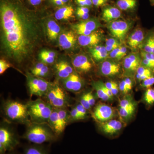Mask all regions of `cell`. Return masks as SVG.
<instances>
[{"label": "cell", "instance_id": "20", "mask_svg": "<svg viewBox=\"0 0 154 154\" xmlns=\"http://www.w3.org/2000/svg\"><path fill=\"white\" fill-rule=\"evenodd\" d=\"M55 69L57 76L62 79L67 78L75 72L72 67L64 60L60 61L56 64Z\"/></svg>", "mask_w": 154, "mask_h": 154}, {"label": "cell", "instance_id": "3", "mask_svg": "<svg viewBox=\"0 0 154 154\" xmlns=\"http://www.w3.org/2000/svg\"><path fill=\"white\" fill-rule=\"evenodd\" d=\"M27 105L31 123H48L54 107L47 101L38 99Z\"/></svg>", "mask_w": 154, "mask_h": 154}, {"label": "cell", "instance_id": "56", "mask_svg": "<svg viewBox=\"0 0 154 154\" xmlns=\"http://www.w3.org/2000/svg\"><path fill=\"white\" fill-rule=\"evenodd\" d=\"M11 152H9L5 154H15L14 153H11Z\"/></svg>", "mask_w": 154, "mask_h": 154}, {"label": "cell", "instance_id": "54", "mask_svg": "<svg viewBox=\"0 0 154 154\" xmlns=\"http://www.w3.org/2000/svg\"><path fill=\"white\" fill-rule=\"evenodd\" d=\"M111 91L112 92V94H113L114 97L118 95L119 93H120V92H119V87L118 84L115 86H114V87L111 89Z\"/></svg>", "mask_w": 154, "mask_h": 154}, {"label": "cell", "instance_id": "6", "mask_svg": "<svg viewBox=\"0 0 154 154\" xmlns=\"http://www.w3.org/2000/svg\"><path fill=\"white\" fill-rule=\"evenodd\" d=\"M45 96L47 102L54 108H65L68 105V96L63 89L58 85H53Z\"/></svg>", "mask_w": 154, "mask_h": 154}, {"label": "cell", "instance_id": "31", "mask_svg": "<svg viewBox=\"0 0 154 154\" xmlns=\"http://www.w3.org/2000/svg\"><path fill=\"white\" fill-rule=\"evenodd\" d=\"M23 154H48V152L42 145L33 144L25 147Z\"/></svg>", "mask_w": 154, "mask_h": 154}, {"label": "cell", "instance_id": "53", "mask_svg": "<svg viewBox=\"0 0 154 154\" xmlns=\"http://www.w3.org/2000/svg\"><path fill=\"white\" fill-rule=\"evenodd\" d=\"M105 86H106L108 89H109V90L111 91V89H112L114 86L117 85V83L114 82V81H109V82H107L105 83Z\"/></svg>", "mask_w": 154, "mask_h": 154}, {"label": "cell", "instance_id": "28", "mask_svg": "<svg viewBox=\"0 0 154 154\" xmlns=\"http://www.w3.org/2000/svg\"><path fill=\"white\" fill-rule=\"evenodd\" d=\"M57 109L59 117L61 130L63 133L70 121L69 113L68 112L66 107Z\"/></svg>", "mask_w": 154, "mask_h": 154}, {"label": "cell", "instance_id": "45", "mask_svg": "<svg viewBox=\"0 0 154 154\" xmlns=\"http://www.w3.org/2000/svg\"><path fill=\"white\" fill-rule=\"evenodd\" d=\"M87 98H88V102L91 107H94L96 104V99H95L94 94L92 91L88 92L87 93Z\"/></svg>", "mask_w": 154, "mask_h": 154}, {"label": "cell", "instance_id": "4", "mask_svg": "<svg viewBox=\"0 0 154 154\" xmlns=\"http://www.w3.org/2000/svg\"><path fill=\"white\" fill-rule=\"evenodd\" d=\"M3 110L6 117L11 121L28 125L31 123L27 104L8 100L4 104Z\"/></svg>", "mask_w": 154, "mask_h": 154}, {"label": "cell", "instance_id": "11", "mask_svg": "<svg viewBox=\"0 0 154 154\" xmlns=\"http://www.w3.org/2000/svg\"><path fill=\"white\" fill-rule=\"evenodd\" d=\"M99 131L107 137L114 138L118 136L125 126V123L119 119H111L104 122H96Z\"/></svg>", "mask_w": 154, "mask_h": 154}, {"label": "cell", "instance_id": "2", "mask_svg": "<svg viewBox=\"0 0 154 154\" xmlns=\"http://www.w3.org/2000/svg\"><path fill=\"white\" fill-rule=\"evenodd\" d=\"M57 136L48 123H31L28 125L23 138L34 144L55 141Z\"/></svg>", "mask_w": 154, "mask_h": 154}, {"label": "cell", "instance_id": "17", "mask_svg": "<svg viewBox=\"0 0 154 154\" xmlns=\"http://www.w3.org/2000/svg\"><path fill=\"white\" fill-rule=\"evenodd\" d=\"M145 38L144 32L143 29L137 28L135 29L128 37L127 44L130 48L134 50L139 48H141Z\"/></svg>", "mask_w": 154, "mask_h": 154}, {"label": "cell", "instance_id": "9", "mask_svg": "<svg viewBox=\"0 0 154 154\" xmlns=\"http://www.w3.org/2000/svg\"><path fill=\"white\" fill-rule=\"evenodd\" d=\"M118 115L117 109L105 103H99L94 107L92 116L96 122H104L115 119Z\"/></svg>", "mask_w": 154, "mask_h": 154}, {"label": "cell", "instance_id": "7", "mask_svg": "<svg viewBox=\"0 0 154 154\" xmlns=\"http://www.w3.org/2000/svg\"><path fill=\"white\" fill-rule=\"evenodd\" d=\"M18 138L8 128L1 126L0 128V154L12 152L19 144Z\"/></svg>", "mask_w": 154, "mask_h": 154}, {"label": "cell", "instance_id": "19", "mask_svg": "<svg viewBox=\"0 0 154 154\" xmlns=\"http://www.w3.org/2000/svg\"><path fill=\"white\" fill-rule=\"evenodd\" d=\"M76 42V37L72 31H66L60 34L58 45L61 48L68 50L73 47Z\"/></svg>", "mask_w": 154, "mask_h": 154}, {"label": "cell", "instance_id": "33", "mask_svg": "<svg viewBox=\"0 0 154 154\" xmlns=\"http://www.w3.org/2000/svg\"><path fill=\"white\" fill-rule=\"evenodd\" d=\"M121 42L114 37L108 38L106 40L105 48L108 52H111L113 50L121 46Z\"/></svg>", "mask_w": 154, "mask_h": 154}, {"label": "cell", "instance_id": "38", "mask_svg": "<svg viewBox=\"0 0 154 154\" xmlns=\"http://www.w3.org/2000/svg\"><path fill=\"white\" fill-rule=\"evenodd\" d=\"M79 103L88 111H90L92 108L88 102V98H87V93L83 94L81 96L79 100Z\"/></svg>", "mask_w": 154, "mask_h": 154}, {"label": "cell", "instance_id": "47", "mask_svg": "<svg viewBox=\"0 0 154 154\" xmlns=\"http://www.w3.org/2000/svg\"><path fill=\"white\" fill-rule=\"evenodd\" d=\"M124 80L126 82L127 88L128 93L132 90L134 85V79L129 77H124Z\"/></svg>", "mask_w": 154, "mask_h": 154}, {"label": "cell", "instance_id": "24", "mask_svg": "<svg viewBox=\"0 0 154 154\" xmlns=\"http://www.w3.org/2000/svg\"><path fill=\"white\" fill-rule=\"evenodd\" d=\"M48 124L57 136L60 135L62 133L61 130L59 117L57 108H54L48 119Z\"/></svg>", "mask_w": 154, "mask_h": 154}, {"label": "cell", "instance_id": "8", "mask_svg": "<svg viewBox=\"0 0 154 154\" xmlns=\"http://www.w3.org/2000/svg\"><path fill=\"white\" fill-rule=\"evenodd\" d=\"M142 57L138 53L133 52L126 56L122 63V75L134 79L137 69L141 66Z\"/></svg>", "mask_w": 154, "mask_h": 154}, {"label": "cell", "instance_id": "51", "mask_svg": "<svg viewBox=\"0 0 154 154\" xmlns=\"http://www.w3.org/2000/svg\"><path fill=\"white\" fill-rule=\"evenodd\" d=\"M77 17L82 20H86L89 19L90 15L89 14H84V13H77L76 12Z\"/></svg>", "mask_w": 154, "mask_h": 154}, {"label": "cell", "instance_id": "39", "mask_svg": "<svg viewBox=\"0 0 154 154\" xmlns=\"http://www.w3.org/2000/svg\"><path fill=\"white\" fill-rule=\"evenodd\" d=\"M12 66L8 62L4 59H1L0 60V74H2L8 69Z\"/></svg>", "mask_w": 154, "mask_h": 154}, {"label": "cell", "instance_id": "27", "mask_svg": "<svg viewBox=\"0 0 154 154\" xmlns=\"http://www.w3.org/2000/svg\"><path fill=\"white\" fill-rule=\"evenodd\" d=\"M141 102L146 108H150L154 106V88L146 89L143 95Z\"/></svg>", "mask_w": 154, "mask_h": 154}, {"label": "cell", "instance_id": "29", "mask_svg": "<svg viewBox=\"0 0 154 154\" xmlns=\"http://www.w3.org/2000/svg\"><path fill=\"white\" fill-rule=\"evenodd\" d=\"M154 73V72L150 69L140 66L137 71L135 78L138 82L140 83L142 81L151 76Z\"/></svg>", "mask_w": 154, "mask_h": 154}, {"label": "cell", "instance_id": "43", "mask_svg": "<svg viewBox=\"0 0 154 154\" xmlns=\"http://www.w3.org/2000/svg\"><path fill=\"white\" fill-rule=\"evenodd\" d=\"M75 1L79 7H88L90 8L93 6L92 0H75Z\"/></svg>", "mask_w": 154, "mask_h": 154}, {"label": "cell", "instance_id": "23", "mask_svg": "<svg viewBox=\"0 0 154 154\" xmlns=\"http://www.w3.org/2000/svg\"><path fill=\"white\" fill-rule=\"evenodd\" d=\"M92 57L98 62H102L107 59L109 56V53L107 51L105 46L97 45L95 47L91 48L90 49Z\"/></svg>", "mask_w": 154, "mask_h": 154}, {"label": "cell", "instance_id": "21", "mask_svg": "<svg viewBox=\"0 0 154 154\" xmlns=\"http://www.w3.org/2000/svg\"><path fill=\"white\" fill-rule=\"evenodd\" d=\"M74 9L71 5L62 6L56 11L54 17L57 20H67L74 17Z\"/></svg>", "mask_w": 154, "mask_h": 154}, {"label": "cell", "instance_id": "52", "mask_svg": "<svg viewBox=\"0 0 154 154\" xmlns=\"http://www.w3.org/2000/svg\"><path fill=\"white\" fill-rule=\"evenodd\" d=\"M28 3L33 6L39 5L44 0H27Z\"/></svg>", "mask_w": 154, "mask_h": 154}, {"label": "cell", "instance_id": "55", "mask_svg": "<svg viewBox=\"0 0 154 154\" xmlns=\"http://www.w3.org/2000/svg\"><path fill=\"white\" fill-rule=\"evenodd\" d=\"M149 1L151 5L154 7V0H149Z\"/></svg>", "mask_w": 154, "mask_h": 154}, {"label": "cell", "instance_id": "49", "mask_svg": "<svg viewBox=\"0 0 154 154\" xmlns=\"http://www.w3.org/2000/svg\"><path fill=\"white\" fill-rule=\"evenodd\" d=\"M46 65L43 63H39L36 64V65H35V66L31 69V73H33L34 72L37 71L43 68Z\"/></svg>", "mask_w": 154, "mask_h": 154}, {"label": "cell", "instance_id": "16", "mask_svg": "<svg viewBox=\"0 0 154 154\" xmlns=\"http://www.w3.org/2000/svg\"><path fill=\"white\" fill-rule=\"evenodd\" d=\"M96 30L88 35H79L78 42L80 45L84 47L93 48L98 45L102 41L103 35L102 33Z\"/></svg>", "mask_w": 154, "mask_h": 154}, {"label": "cell", "instance_id": "36", "mask_svg": "<svg viewBox=\"0 0 154 154\" xmlns=\"http://www.w3.org/2000/svg\"><path fill=\"white\" fill-rule=\"evenodd\" d=\"M48 73H49V68L47 65H46L43 68L37 71L34 72L33 73H31V74L35 76L42 78L47 76Z\"/></svg>", "mask_w": 154, "mask_h": 154}, {"label": "cell", "instance_id": "5", "mask_svg": "<svg viewBox=\"0 0 154 154\" xmlns=\"http://www.w3.org/2000/svg\"><path fill=\"white\" fill-rule=\"evenodd\" d=\"M27 84L30 96H36L39 97L46 96L53 85L42 78L32 75H28Z\"/></svg>", "mask_w": 154, "mask_h": 154}, {"label": "cell", "instance_id": "46", "mask_svg": "<svg viewBox=\"0 0 154 154\" xmlns=\"http://www.w3.org/2000/svg\"><path fill=\"white\" fill-rule=\"evenodd\" d=\"M69 1V0H49L50 2L53 5L59 7L66 5Z\"/></svg>", "mask_w": 154, "mask_h": 154}, {"label": "cell", "instance_id": "41", "mask_svg": "<svg viewBox=\"0 0 154 154\" xmlns=\"http://www.w3.org/2000/svg\"><path fill=\"white\" fill-rule=\"evenodd\" d=\"M110 0H92L93 6L96 8H103L108 5Z\"/></svg>", "mask_w": 154, "mask_h": 154}, {"label": "cell", "instance_id": "15", "mask_svg": "<svg viewBox=\"0 0 154 154\" xmlns=\"http://www.w3.org/2000/svg\"><path fill=\"white\" fill-rule=\"evenodd\" d=\"M72 64L77 72L80 74L88 73L93 67L90 59L84 54L75 56L72 60Z\"/></svg>", "mask_w": 154, "mask_h": 154}, {"label": "cell", "instance_id": "14", "mask_svg": "<svg viewBox=\"0 0 154 154\" xmlns=\"http://www.w3.org/2000/svg\"><path fill=\"white\" fill-rule=\"evenodd\" d=\"M62 82L65 89L72 92H79L85 85L84 80L76 72L63 79Z\"/></svg>", "mask_w": 154, "mask_h": 154}, {"label": "cell", "instance_id": "25", "mask_svg": "<svg viewBox=\"0 0 154 154\" xmlns=\"http://www.w3.org/2000/svg\"><path fill=\"white\" fill-rule=\"evenodd\" d=\"M47 34L51 41H55L58 38L60 32V27L54 20H49L47 24Z\"/></svg>", "mask_w": 154, "mask_h": 154}, {"label": "cell", "instance_id": "48", "mask_svg": "<svg viewBox=\"0 0 154 154\" xmlns=\"http://www.w3.org/2000/svg\"><path fill=\"white\" fill-rule=\"evenodd\" d=\"M128 49L125 46H120V54H119V60H121L122 59L125 57L127 54Z\"/></svg>", "mask_w": 154, "mask_h": 154}, {"label": "cell", "instance_id": "12", "mask_svg": "<svg viewBox=\"0 0 154 154\" xmlns=\"http://www.w3.org/2000/svg\"><path fill=\"white\" fill-rule=\"evenodd\" d=\"M99 72L102 76L112 78L122 75V68L117 61L106 59L100 63Z\"/></svg>", "mask_w": 154, "mask_h": 154}, {"label": "cell", "instance_id": "44", "mask_svg": "<svg viewBox=\"0 0 154 154\" xmlns=\"http://www.w3.org/2000/svg\"><path fill=\"white\" fill-rule=\"evenodd\" d=\"M140 54L142 57L148 60L152 63L154 64V54L146 52L144 51L141 50Z\"/></svg>", "mask_w": 154, "mask_h": 154}, {"label": "cell", "instance_id": "50", "mask_svg": "<svg viewBox=\"0 0 154 154\" xmlns=\"http://www.w3.org/2000/svg\"><path fill=\"white\" fill-rule=\"evenodd\" d=\"M76 12L84 13V14H89L90 8H88V7H79L77 8Z\"/></svg>", "mask_w": 154, "mask_h": 154}, {"label": "cell", "instance_id": "37", "mask_svg": "<svg viewBox=\"0 0 154 154\" xmlns=\"http://www.w3.org/2000/svg\"><path fill=\"white\" fill-rule=\"evenodd\" d=\"M75 107L76 108L78 112H79L81 116L82 117L83 119H85L88 118V113L89 111L87 110L85 107H83L82 105L79 103V104L76 105Z\"/></svg>", "mask_w": 154, "mask_h": 154}, {"label": "cell", "instance_id": "40", "mask_svg": "<svg viewBox=\"0 0 154 154\" xmlns=\"http://www.w3.org/2000/svg\"><path fill=\"white\" fill-rule=\"evenodd\" d=\"M120 46L119 47L116 48L115 49L113 50L111 52L109 53V56L108 57H110L111 59L113 60L116 61L119 60Z\"/></svg>", "mask_w": 154, "mask_h": 154}, {"label": "cell", "instance_id": "18", "mask_svg": "<svg viewBox=\"0 0 154 154\" xmlns=\"http://www.w3.org/2000/svg\"><path fill=\"white\" fill-rule=\"evenodd\" d=\"M122 11L116 6L107 5L102 8V19L106 23H110L120 19Z\"/></svg>", "mask_w": 154, "mask_h": 154}, {"label": "cell", "instance_id": "34", "mask_svg": "<svg viewBox=\"0 0 154 154\" xmlns=\"http://www.w3.org/2000/svg\"><path fill=\"white\" fill-rule=\"evenodd\" d=\"M154 85V73L151 76L142 81L140 83V87L142 89H146L152 88Z\"/></svg>", "mask_w": 154, "mask_h": 154}, {"label": "cell", "instance_id": "22", "mask_svg": "<svg viewBox=\"0 0 154 154\" xmlns=\"http://www.w3.org/2000/svg\"><path fill=\"white\" fill-rule=\"evenodd\" d=\"M115 6L122 12H132L138 7V0H115Z\"/></svg>", "mask_w": 154, "mask_h": 154}, {"label": "cell", "instance_id": "13", "mask_svg": "<svg viewBox=\"0 0 154 154\" xmlns=\"http://www.w3.org/2000/svg\"><path fill=\"white\" fill-rule=\"evenodd\" d=\"M101 23L96 19L82 20L72 26L73 30L79 35H88L98 30Z\"/></svg>", "mask_w": 154, "mask_h": 154}, {"label": "cell", "instance_id": "32", "mask_svg": "<svg viewBox=\"0 0 154 154\" xmlns=\"http://www.w3.org/2000/svg\"><path fill=\"white\" fill-rule=\"evenodd\" d=\"M93 88L96 91L97 97L104 102H112L113 101L102 89L99 84V81L94 82L92 84Z\"/></svg>", "mask_w": 154, "mask_h": 154}, {"label": "cell", "instance_id": "10", "mask_svg": "<svg viewBox=\"0 0 154 154\" xmlns=\"http://www.w3.org/2000/svg\"><path fill=\"white\" fill-rule=\"evenodd\" d=\"M131 27V22L120 19L110 22L107 25L111 35L121 42L126 38Z\"/></svg>", "mask_w": 154, "mask_h": 154}, {"label": "cell", "instance_id": "30", "mask_svg": "<svg viewBox=\"0 0 154 154\" xmlns=\"http://www.w3.org/2000/svg\"><path fill=\"white\" fill-rule=\"evenodd\" d=\"M56 54L52 51L44 50L39 54V59L45 64H50L54 62Z\"/></svg>", "mask_w": 154, "mask_h": 154}, {"label": "cell", "instance_id": "42", "mask_svg": "<svg viewBox=\"0 0 154 154\" xmlns=\"http://www.w3.org/2000/svg\"><path fill=\"white\" fill-rule=\"evenodd\" d=\"M119 92L122 96L129 94L127 88L126 82H125L124 79L122 80L119 83Z\"/></svg>", "mask_w": 154, "mask_h": 154}, {"label": "cell", "instance_id": "35", "mask_svg": "<svg viewBox=\"0 0 154 154\" xmlns=\"http://www.w3.org/2000/svg\"><path fill=\"white\" fill-rule=\"evenodd\" d=\"M70 120L72 121H78L82 120V117L80 115L79 113L75 107H73L71 111L69 113Z\"/></svg>", "mask_w": 154, "mask_h": 154}, {"label": "cell", "instance_id": "26", "mask_svg": "<svg viewBox=\"0 0 154 154\" xmlns=\"http://www.w3.org/2000/svg\"><path fill=\"white\" fill-rule=\"evenodd\" d=\"M141 48L146 52L154 54V29L147 33Z\"/></svg>", "mask_w": 154, "mask_h": 154}, {"label": "cell", "instance_id": "1", "mask_svg": "<svg viewBox=\"0 0 154 154\" xmlns=\"http://www.w3.org/2000/svg\"><path fill=\"white\" fill-rule=\"evenodd\" d=\"M1 45L5 55L21 63L39 44L41 28L37 14L18 0H1Z\"/></svg>", "mask_w": 154, "mask_h": 154}]
</instances>
